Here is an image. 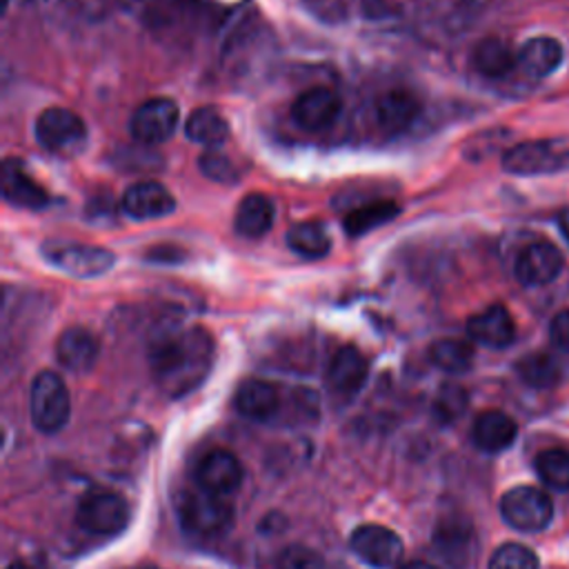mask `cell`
Returning a JSON list of instances; mask_svg holds the SVG:
<instances>
[{
	"mask_svg": "<svg viewBox=\"0 0 569 569\" xmlns=\"http://www.w3.org/2000/svg\"><path fill=\"white\" fill-rule=\"evenodd\" d=\"M149 362L160 391L171 398L187 396L204 382L213 367V340L202 327L182 329L160 338Z\"/></svg>",
	"mask_w": 569,
	"mask_h": 569,
	"instance_id": "obj_1",
	"label": "cell"
},
{
	"mask_svg": "<svg viewBox=\"0 0 569 569\" xmlns=\"http://www.w3.org/2000/svg\"><path fill=\"white\" fill-rule=\"evenodd\" d=\"M502 169L513 176H545L569 169V138L527 140L502 153Z\"/></svg>",
	"mask_w": 569,
	"mask_h": 569,
	"instance_id": "obj_2",
	"label": "cell"
},
{
	"mask_svg": "<svg viewBox=\"0 0 569 569\" xmlns=\"http://www.w3.org/2000/svg\"><path fill=\"white\" fill-rule=\"evenodd\" d=\"M180 525L196 536L213 538L224 533L233 525V507L227 496H218L204 489L184 491L178 500Z\"/></svg>",
	"mask_w": 569,
	"mask_h": 569,
	"instance_id": "obj_3",
	"label": "cell"
},
{
	"mask_svg": "<svg viewBox=\"0 0 569 569\" xmlns=\"http://www.w3.org/2000/svg\"><path fill=\"white\" fill-rule=\"evenodd\" d=\"M31 422L44 433L60 431L71 413L69 391L64 380L53 371H40L31 382L29 396Z\"/></svg>",
	"mask_w": 569,
	"mask_h": 569,
	"instance_id": "obj_4",
	"label": "cell"
},
{
	"mask_svg": "<svg viewBox=\"0 0 569 569\" xmlns=\"http://www.w3.org/2000/svg\"><path fill=\"white\" fill-rule=\"evenodd\" d=\"M36 140L56 156H78L87 147V127L78 113L64 107L44 109L36 120Z\"/></svg>",
	"mask_w": 569,
	"mask_h": 569,
	"instance_id": "obj_5",
	"label": "cell"
},
{
	"mask_svg": "<svg viewBox=\"0 0 569 569\" xmlns=\"http://www.w3.org/2000/svg\"><path fill=\"white\" fill-rule=\"evenodd\" d=\"M500 513L509 527L525 533H533L542 531L551 522L553 502L542 489L520 485L502 496Z\"/></svg>",
	"mask_w": 569,
	"mask_h": 569,
	"instance_id": "obj_6",
	"label": "cell"
},
{
	"mask_svg": "<svg viewBox=\"0 0 569 569\" xmlns=\"http://www.w3.org/2000/svg\"><path fill=\"white\" fill-rule=\"evenodd\" d=\"M76 518H78V525L89 533L113 536L127 527L129 507L118 493L96 489L82 496Z\"/></svg>",
	"mask_w": 569,
	"mask_h": 569,
	"instance_id": "obj_7",
	"label": "cell"
},
{
	"mask_svg": "<svg viewBox=\"0 0 569 569\" xmlns=\"http://www.w3.org/2000/svg\"><path fill=\"white\" fill-rule=\"evenodd\" d=\"M351 551L369 567L389 569L402 558V540L382 525H360L349 538Z\"/></svg>",
	"mask_w": 569,
	"mask_h": 569,
	"instance_id": "obj_8",
	"label": "cell"
},
{
	"mask_svg": "<svg viewBox=\"0 0 569 569\" xmlns=\"http://www.w3.org/2000/svg\"><path fill=\"white\" fill-rule=\"evenodd\" d=\"M178 118H180V111L173 100L151 98L133 111L129 129L138 142L160 144L176 133Z\"/></svg>",
	"mask_w": 569,
	"mask_h": 569,
	"instance_id": "obj_9",
	"label": "cell"
},
{
	"mask_svg": "<svg viewBox=\"0 0 569 569\" xmlns=\"http://www.w3.org/2000/svg\"><path fill=\"white\" fill-rule=\"evenodd\" d=\"M565 260L560 249L553 242L547 240H538L527 244L513 264V273L518 278L520 284L525 287H542L549 284L551 280L558 278V273L562 271Z\"/></svg>",
	"mask_w": 569,
	"mask_h": 569,
	"instance_id": "obj_10",
	"label": "cell"
},
{
	"mask_svg": "<svg viewBox=\"0 0 569 569\" xmlns=\"http://www.w3.org/2000/svg\"><path fill=\"white\" fill-rule=\"evenodd\" d=\"M198 487L218 496H229L242 482V465L227 449L204 453L196 467Z\"/></svg>",
	"mask_w": 569,
	"mask_h": 569,
	"instance_id": "obj_11",
	"label": "cell"
},
{
	"mask_svg": "<svg viewBox=\"0 0 569 569\" xmlns=\"http://www.w3.org/2000/svg\"><path fill=\"white\" fill-rule=\"evenodd\" d=\"M340 107L342 102L336 91H331L329 87H311L296 98L291 116L302 129L320 131L333 124V120L340 113Z\"/></svg>",
	"mask_w": 569,
	"mask_h": 569,
	"instance_id": "obj_12",
	"label": "cell"
},
{
	"mask_svg": "<svg viewBox=\"0 0 569 569\" xmlns=\"http://www.w3.org/2000/svg\"><path fill=\"white\" fill-rule=\"evenodd\" d=\"M49 260L64 273L76 276V278H98L107 273L116 256L109 249L102 247H91V244H69L53 249Z\"/></svg>",
	"mask_w": 569,
	"mask_h": 569,
	"instance_id": "obj_13",
	"label": "cell"
},
{
	"mask_svg": "<svg viewBox=\"0 0 569 569\" xmlns=\"http://www.w3.org/2000/svg\"><path fill=\"white\" fill-rule=\"evenodd\" d=\"M122 211L133 220H153L169 216L176 209V200L167 187L153 180L131 184L120 202Z\"/></svg>",
	"mask_w": 569,
	"mask_h": 569,
	"instance_id": "obj_14",
	"label": "cell"
},
{
	"mask_svg": "<svg viewBox=\"0 0 569 569\" xmlns=\"http://www.w3.org/2000/svg\"><path fill=\"white\" fill-rule=\"evenodd\" d=\"M2 198L16 207L24 209H44L49 204L47 191L27 173L22 160L4 158L2 160Z\"/></svg>",
	"mask_w": 569,
	"mask_h": 569,
	"instance_id": "obj_15",
	"label": "cell"
},
{
	"mask_svg": "<svg viewBox=\"0 0 569 569\" xmlns=\"http://www.w3.org/2000/svg\"><path fill=\"white\" fill-rule=\"evenodd\" d=\"M467 333L478 345H485L491 349H502L513 342L516 325H513V318L507 311V307L491 305L485 311H480L467 320Z\"/></svg>",
	"mask_w": 569,
	"mask_h": 569,
	"instance_id": "obj_16",
	"label": "cell"
},
{
	"mask_svg": "<svg viewBox=\"0 0 569 569\" xmlns=\"http://www.w3.org/2000/svg\"><path fill=\"white\" fill-rule=\"evenodd\" d=\"M367 373H369L367 358L360 353V349L347 345L338 349L336 356L331 358L327 369V385L331 393L349 398L360 391V387L367 380Z\"/></svg>",
	"mask_w": 569,
	"mask_h": 569,
	"instance_id": "obj_17",
	"label": "cell"
},
{
	"mask_svg": "<svg viewBox=\"0 0 569 569\" xmlns=\"http://www.w3.org/2000/svg\"><path fill=\"white\" fill-rule=\"evenodd\" d=\"M56 358L67 371L84 373L98 360V340L84 327H69L58 336Z\"/></svg>",
	"mask_w": 569,
	"mask_h": 569,
	"instance_id": "obj_18",
	"label": "cell"
},
{
	"mask_svg": "<svg viewBox=\"0 0 569 569\" xmlns=\"http://www.w3.org/2000/svg\"><path fill=\"white\" fill-rule=\"evenodd\" d=\"M418 113L420 100L405 89H391L376 102V122L387 133L405 131L418 118Z\"/></svg>",
	"mask_w": 569,
	"mask_h": 569,
	"instance_id": "obj_19",
	"label": "cell"
},
{
	"mask_svg": "<svg viewBox=\"0 0 569 569\" xmlns=\"http://www.w3.org/2000/svg\"><path fill=\"white\" fill-rule=\"evenodd\" d=\"M516 433H518V427H516L513 418L498 409L482 411L476 418L473 429H471L473 445L487 453H498V451H505L507 447H511V442L516 440Z\"/></svg>",
	"mask_w": 569,
	"mask_h": 569,
	"instance_id": "obj_20",
	"label": "cell"
},
{
	"mask_svg": "<svg viewBox=\"0 0 569 569\" xmlns=\"http://www.w3.org/2000/svg\"><path fill=\"white\" fill-rule=\"evenodd\" d=\"M233 402H236V409L240 416H244L249 420L264 422L278 413L280 396L271 382L251 378L238 387Z\"/></svg>",
	"mask_w": 569,
	"mask_h": 569,
	"instance_id": "obj_21",
	"label": "cell"
},
{
	"mask_svg": "<svg viewBox=\"0 0 569 569\" xmlns=\"http://www.w3.org/2000/svg\"><path fill=\"white\" fill-rule=\"evenodd\" d=\"M562 62V44L556 38L538 36L522 44L518 51V67L531 78L551 76Z\"/></svg>",
	"mask_w": 569,
	"mask_h": 569,
	"instance_id": "obj_22",
	"label": "cell"
},
{
	"mask_svg": "<svg viewBox=\"0 0 569 569\" xmlns=\"http://www.w3.org/2000/svg\"><path fill=\"white\" fill-rule=\"evenodd\" d=\"M273 224V202L264 193H249L240 200L233 227L242 238H260Z\"/></svg>",
	"mask_w": 569,
	"mask_h": 569,
	"instance_id": "obj_23",
	"label": "cell"
},
{
	"mask_svg": "<svg viewBox=\"0 0 569 569\" xmlns=\"http://www.w3.org/2000/svg\"><path fill=\"white\" fill-rule=\"evenodd\" d=\"M471 62L485 78H502L518 64V56L500 38H482L471 53Z\"/></svg>",
	"mask_w": 569,
	"mask_h": 569,
	"instance_id": "obj_24",
	"label": "cell"
},
{
	"mask_svg": "<svg viewBox=\"0 0 569 569\" xmlns=\"http://www.w3.org/2000/svg\"><path fill=\"white\" fill-rule=\"evenodd\" d=\"M184 133L191 142L204 144L209 149L222 144L229 136V124L224 116L213 107H198L191 111L184 124Z\"/></svg>",
	"mask_w": 569,
	"mask_h": 569,
	"instance_id": "obj_25",
	"label": "cell"
},
{
	"mask_svg": "<svg viewBox=\"0 0 569 569\" xmlns=\"http://www.w3.org/2000/svg\"><path fill=\"white\" fill-rule=\"evenodd\" d=\"M287 244L293 253L302 258H322L331 249V238L327 227L318 220L298 222L287 231Z\"/></svg>",
	"mask_w": 569,
	"mask_h": 569,
	"instance_id": "obj_26",
	"label": "cell"
},
{
	"mask_svg": "<svg viewBox=\"0 0 569 569\" xmlns=\"http://www.w3.org/2000/svg\"><path fill=\"white\" fill-rule=\"evenodd\" d=\"M516 373L525 385L533 389H551L558 385L562 376L558 360L545 351H533L522 356L516 362Z\"/></svg>",
	"mask_w": 569,
	"mask_h": 569,
	"instance_id": "obj_27",
	"label": "cell"
},
{
	"mask_svg": "<svg viewBox=\"0 0 569 569\" xmlns=\"http://www.w3.org/2000/svg\"><path fill=\"white\" fill-rule=\"evenodd\" d=\"M429 360L447 373H465L473 362V349L465 340H436L429 349Z\"/></svg>",
	"mask_w": 569,
	"mask_h": 569,
	"instance_id": "obj_28",
	"label": "cell"
},
{
	"mask_svg": "<svg viewBox=\"0 0 569 569\" xmlns=\"http://www.w3.org/2000/svg\"><path fill=\"white\" fill-rule=\"evenodd\" d=\"M398 213L396 202L391 200H378L371 204H365L360 209H353L347 218H345V229L349 236H362L385 222H389L393 216Z\"/></svg>",
	"mask_w": 569,
	"mask_h": 569,
	"instance_id": "obj_29",
	"label": "cell"
},
{
	"mask_svg": "<svg viewBox=\"0 0 569 569\" xmlns=\"http://www.w3.org/2000/svg\"><path fill=\"white\" fill-rule=\"evenodd\" d=\"M536 471L540 480L558 491H569V451L567 449H545L536 458Z\"/></svg>",
	"mask_w": 569,
	"mask_h": 569,
	"instance_id": "obj_30",
	"label": "cell"
},
{
	"mask_svg": "<svg viewBox=\"0 0 569 569\" xmlns=\"http://www.w3.org/2000/svg\"><path fill=\"white\" fill-rule=\"evenodd\" d=\"M487 569H538V558L525 545L505 542L491 553Z\"/></svg>",
	"mask_w": 569,
	"mask_h": 569,
	"instance_id": "obj_31",
	"label": "cell"
},
{
	"mask_svg": "<svg viewBox=\"0 0 569 569\" xmlns=\"http://www.w3.org/2000/svg\"><path fill=\"white\" fill-rule=\"evenodd\" d=\"M467 409V391L458 385H445L433 402V413L440 422H453Z\"/></svg>",
	"mask_w": 569,
	"mask_h": 569,
	"instance_id": "obj_32",
	"label": "cell"
},
{
	"mask_svg": "<svg viewBox=\"0 0 569 569\" xmlns=\"http://www.w3.org/2000/svg\"><path fill=\"white\" fill-rule=\"evenodd\" d=\"M276 569H325V560L309 547L289 545L278 553Z\"/></svg>",
	"mask_w": 569,
	"mask_h": 569,
	"instance_id": "obj_33",
	"label": "cell"
},
{
	"mask_svg": "<svg viewBox=\"0 0 569 569\" xmlns=\"http://www.w3.org/2000/svg\"><path fill=\"white\" fill-rule=\"evenodd\" d=\"M471 538V529L469 527H462V525H447L445 529L438 531L436 540L442 549L445 556L453 558V560H460L465 556V549H467V542Z\"/></svg>",
	"mask_w": 569,
	"mask_h": 569,
	"instance_id": "obj_34",
	"label": "cell"
},
{
	"mask_svg": "<svg viewBox=\"0 0 569 569\" xmlns=\"http://www.w3.org/2000/svg\"><path fill=\"white\" fill-rule=\"evenodd\" d=\"M200 169L207 178H211L216 182H231V180L238 178L236 171H233L231 160L227 156L213 151V149H209L207 153L200 156Z\"/></svg>",
	"mask_w": 569,
	"mask_h": 569,
	"instance_id": "obj_35",
	"label": "cell"
},
{
	"mask_svg": "<svg viewBox=\"0 0 569 569\" xmlns=\"http://www.w3.org/2000/svg\"><path fill=\"white\" fill-rule=\"evenodd\" d=\"M549 338H551L553 347L569 353V311H560L553 316V320L549 325Z\"/></svg>",
	"mask_w": 569,
	"mask_h": 569,
	"instance_id": "obj_36",
	"label": "cell"
},
{
	"mask_svg": "<svg viewBox=\"0 0 569 569\" xmlns=\"http://www.w3.org/2000/svg\"><path fill=\"white\" fill-rule=\"evenodd\" d=\"M558 229H560V233L565 236V240L569 242V207H565V209L558 213Z\"/></svg>",
	"mask_w": 569,
	"mask_h": 569,
	"instance_id": "obj_37",
	"label": "cell"
},
{
	"mask_svg": "<svg viewBox=\"0 0 569 569\" xmlns=\"http://www.w3.org/2000/svg\"><path fill=\"white\" fill-rule=\"evenodd\" d=\"M398 569H436V567H431V565L425 562V560H409V562L400 565Z\"/></svg>",
	"mask_w": 569,
	"mask_h": 569,
	"instance_id": "obj_38",
	"label": "cell"
},
{
	"mask_svg": "<svg viewBox=\"0 0 569 569\" xmlns=\"http://www.w3.org/2000/svg\"><path fill=\"white\" fill-rule=\"evenodd\" d=\"M7 569H29L27 565H22V562H13V565H9Z\"/></svg>",
	"mask_w": 569,
	"mask_h": 569,
	"instance_id": "obj_39",
	"label": "cell"
},
{
	"mask_svg": "<svg viewBox=\"0 0 569 569\" xmlns=\"http://www.w3.org/2000/svg\"><path fill=\"white\" fill-rule=\"evenodd\" d=\"M149 569H156V567H149Z\"/></svg>",
	"mask_w": 569,
	"mask_h": 569,
	"instance_id": "obj_40",
	"label": "cell"
}]
</instances>
